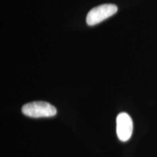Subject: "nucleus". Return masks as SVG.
I'll use <instances>...</instances> for the list:
<instances>
[{"label": "nucleus", "mask_w": 157, "mask_h": 157, "mask_svg": "<svg viewBox=\"0 0 157 157\" xmlns=\"http://www.w3.org/2000/svg\"><path fill=\"white\" fill-rule=\"evenodd\" d=\"M118 7L113 4H104L90 10L87 15L86 22L88 25L93 26L101 23L117 13Z\"/></svg>", "instance_id": "obj_2"}, {"label": "nucleus", "mask_w": 157, "mask_h": 157, "mask_svg": "<svg viewBox=\"0 0 157 157\" xmlns=\"http://www.w3.org/2000/svg\"><path fill=\"white\" fill-rule=\"evenodd\" d=\"M132 119L128 113L121 112L117 117V135L119 140L127 142L132 137Z\"/></svg>", "instance_id": "obj_3"}, {"label": "nucleus", "mask_w": 157, "mask_h": 157, "mask_svg": "<svg viewBox=\"0 0 157 157\" xmlns=\"http://www.w3.org/2000/svg\"><path fill=\"white\" fill-rule=\"evenodd\" d=\"M22 113L31 118H48L56 116L57 109L48 102L34 101L23 105Z\"/></svg>", "instance_id": "obj_1"}]
</instances>
